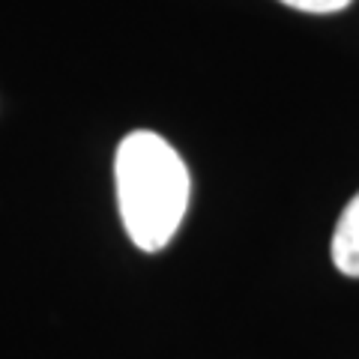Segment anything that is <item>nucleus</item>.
I'll use <instances>...</instances> for the list:
<instances>
[{
	"instance_id": "7ed1b4c3",
	"label": "nucleus",
	"mask_w": 359,
	"mask_h": 359,
	"mask_svg": "<svg viewBox=\"0 0 359 359\" xmlns=\"http://www.w3.org/2000/svg\"><path fill=\"white\" fill-rule=\"evenodd\" d=\"M285 6L299 9V13H311V15H330V13H341L353 4V0H282Z\"/></svg>"
},
{
	"instance_id": "f257e3e1",
	"label": "nucleus",
	"mask_w": 359,
	"mask_h": 359,
	"mask_svg": "<svg viewBox=\"0 0 359 359\" xmlns=\"http://www.w3.org/2000/svg\"><path fill=\"white\" fill-rule=\"evenodd\" d=\"M117 204L129 240L141 252H159L186 216L192 180L180 153L150 129L129 132L114 156Z\"/></svg>"
},
{
	"instance_id": "f03ea898",
	"label": "nucleus",
	"mask_w": 359,
	"mask_h": 359,
	"mask_svg": "<svg viewBox=\"0 0 359 359\" xmlns=\"http://www.w3.org/2000/svg\"><path fill=\"white\" fill-rule=\"evenodd\" d=\"M332 264L339 273L359 278V192L344 207L332 231Z\"/></svg>"
}]
</instances>
